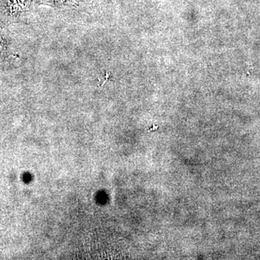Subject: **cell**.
Wrapping results in <instances>:
<instances>
[{
    "label": "cell",
    "mask_w": 260,
    "mask_h": 260,
    "mask_svg": "<svg viewBox=\"0 0 260 260\" xmlns=\"http://www.w3.org/2000/svg\"><path fill=\"white\" fill-rule=\"evenodd\" d=\"M30 0H5L4 11L10 18H18L26 13L30 6Z\"/></svg>",
    "instance_id": "cell-1"
},
{
    "label": "cell",
    "mask_w": 260,
    "mask_h": 260,
    "mask_svg": "<svg viewBox=\"0 0 260 260\" xmlns=\"http://www.w3.org/2000/svg\"><path fill=\"white\" fill-rule=\"evenodd\" d=\"M7 52V42L4 37L0 34V59L4 57Z\"/></svg>",
    "instance_id": "cell-2"
},
{
    "label": "cell",
    "mask_w": 260,
    "mask_h": 260,
    "mask_svg": "<svg viewBox=\"0 0 260 260\" xmlns=\"http://www.w3.org/2000/svg\"><path fill=\"white\" fill-rule=\"evenodd\" d=\"M47 3H50L51 5H60L64 4L65 0H45Z\"/></svg>",
    "instance_id": "cell-3"
}]
</instances>
